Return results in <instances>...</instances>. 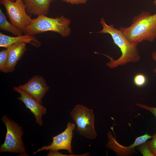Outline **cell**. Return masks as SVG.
Wrapping results in <instances>:
<instances>
[{"label": "cell", "instance_id": "277c9868", "mask_svg": "<svg viewBox=\"0 0 156 156\" xmlns=\"http://www.w3.org/2000/svg\"><path fill=\"white\" fill-rule=\"evenodd\" d=\"M1 120L6 127V132L4 142L0 146V152L12 153L19 154L21 156H28L22 140V127L6 115L3 116Z\"/></svg>", "mask_w": 156, "mask_h": 156}, {"label": "cell", "instance_id": "44dd1931", "mask_svg": "<svg viewBox=\"0 0 156 156\" xmlns=\"http://www.w3.org/2000/svg\"><path fill=\"white\" fill-rule=\"evenodd\" d=\"M72 4H83L86 3L88 0H61Z\"/></svg>", "mask_w": 156, "mask_h": 156}, {"label": "cell", "instance_id": "ffe728a7", "mask_svg": "<svg viewBox=\"0 0 156 156\" xmlns=\"http://www.w3.org/2000/svg\"><path fill=\"white\" fill-rule=\"evenodd\" d=\"M136 105L142 108L146 109L153 114L155 116L156 119V107H153L144 104H142L139 103H136Z\"/></svg>", "mask_w": 156, "mask_h": 156}, {"label": "cell", "instance_id": "cb8c5ba5", "mask_svg": "<svg viewBox=\"0 0 156 156\" xmlns=\"http://www.w3.org/2000/svg\"><path fill=\"white\" fill-rule=\"evenodd\" d=\"M11 1L14 2L16 0H9Z\"/></svg>", "mask_w": 156, "mask_h": 156}, {"label": "cell", "instance_id": "ba28073f", "mask_svg": "<svg viewBox=\"0 0 156 156\" xmlns=\"http://www.w3.org/2000/svg\"><path fill=\"white\" fill-rule=\"evenodd\" d=\"M18 87L42 104V98L49 89L44 78L38 75L33 76Z\"/></svg>", "mask_w": 156, "mask_h": 156}, {"label": "cell", "instance_id": "7c38bea8", "mask_svg": "<svg viewBox=\"0 0 156 156\" xmlns=\"http://www.w3.org/2000/svg\"><path fill=\"white\" fill-rule=\"evenodd\" d=\"M26 44L25 42H19L9 47L8 60L4 73L11 72L15 70L18 62L27 50Z\"/></svg>", "mask_w": 156, "mask_h": 156}, {"label": "cell", "instance_id": "e0dca14e", "mask_svg": "<svg viewBox=\"0 0 156 156\" xmlns=\"http://www.w3.org/2000/svg\"><path fill=\"white\" fill-rule=\"evenodd\" d=\"M137 147L143 156H155L150 150L146 142L139 145Z\"/></svg>", "mask_w": 156, "mask_h": 156}, {"label": "cell", "instance_id": "7402d4cb", "mask_svg": "<svg viewBox=\"0 0 156 156\" xmlns=\"http://www.w3.org/2000/svg\"><path fill=\"white\" fill-rule=\"evenodd\" d=\"M151 57L156 62V51H154L152 52L151 54ZM153 72L156 74V66L153 69Z\"/></svg>", "mask_w": 156, "mask_h": 156}, {"label": "cell", "instance_id": "5bb4252c", "mask_svg": "<svg viewBox=\"0 0 156 156\" xmlns=\"http://www.w3.org/2000/svg\"><path fill=\"white\" fill-rule=\"evenodd\" d=\"M0 29H1L10 32L16 36L23 35V31L9 22L7 20L5 15L0 8Z\"/></svg>", "mask_w": 156, "mask_h": 156}, {"label": "cell", "instance_id": "30bf717a", "mask_svg": "<svg viewBox=\"0 0 156 156\" xmlns=\"http://www.w3.org/2000/svg\"><path fill=\"white\" fill-rule=\"evenodd\" d=\"M151 136L146 133L137 138L134 142L131 145L126 146H122L116 140L115 137H114L111 132L107 133L108 140L106 144L107 148L112 150L117 154L121 156H127L131 154L134 151L135 147L146 142L149 139L152 138Z\"/></svg>", "mask_w": 156, "mask_h": 156}, {"label": "cell", "instance_id": "52a82bcc", "mask_svg": "<svg viewBox=\"0 0 156 156\" xmlns=\"http://www.w3.org/2000/svg\"><path fill=\"white\" fill-rule=\"evenodd\" d=\"M75 124L70 122H68L65 130L58 135L52 137L53 141L48 146H44L33 153L35 154L40 151L50 150H67L70 154L72 151L71 146L73 137V131L75 129Z\"/></svg>", "mask_w": 156, "mask_h": 156}, {"label": "cell", "instance_id": "8992f818", "mask_svg": "<svg viewBox=\"0 0 156 156\" xmlns=\"http://www.w3.org/2000/svg\"><path fill=\"white\" fill-rule=\"evenodd\" d=\"M0 3L4 7L10 22L22 30L31 24L32 19L27 13L23 0H0Z\"/></svg>", "mask_w": 156, "mask_h": 156}, {"label": "cell", "instance_id": "2e32d148", "mask_svg": "<svg viewBox=\"0 0 156 156\" xmlns=\"http://www.w3.org/2000/svg\"><path fill=\"white\" fill-rule=\"evenodd\" d=\"M147 79L146 76L143 74L139 73L135 75L133 78V82L136 86L142 87L147 83Z\"/></svg>", "mask_w": 156, "mask_h": 156}, {"label": "cell", "instance_id": "3957f363", "mask_svg": "<svg viewBox=\"0 0 156 156\" xmlns=\"http://www.w3.org/2000/svg\"><path fill=\"white\" fill-rule=\"evenodd\" d=\"M70 20L62 15L55 18L41 15L32 19L30 25L23 31L25 34L31 36L50 31L57 32L62 37H67L71 30Z\"/></svg>", "mask_w": 156, "mask_h": 156}, {"label": "cell", "instance_id": "4fadbf2b", "mask_svg": "<svg viewBox=\"0 0 156 156\" xmlns=\"http://www.w3.org/2000/svg\"><path fill=\"white\" fill-rule=\"evenodd\" d=\"M55 0H23L27 12L38 16L46 15L51 2Z\"/></svg>", "mask_w": 156, "mask_h": 156}, {"label": "cell", "instance_id": "8fae6325", "mask_svg": "<svg viewBox=\"0 0 156 156\" xmlns=\"http://www.w3.org/2000/svg\"><path fill=\"white\" fill-rule=\"evenodd\" d=\"M19 42L28 43L36 48L41 46V43L33 36L27 34L11 36L0 32V47L7 48L12 45Z\"/></svg>", "mask_w": 156, "mask_h": 156}, {"label": "cell", "instance_id": "9a60e30c", "mask_svg": "<svg viewBox=\"0 0 156 156\" xmlns=\"http://www.w3.org/2000/svg\"><path fill=\"white\" fill-rule=\"evenodd\" d=\"M9 47L1 50L0 51V70L4 72L8 58Z\"/></svg>", "mask_w": 156, "mask_h": 156}, {"label": "cell", "instance_id": "7a4b0ae2", "mask_svg": "<svg viewBox=\"0 0 156 156\" xmlns=\"http://www.w3.org/2000/svg\"><path fill=\"white\" fill-rule=\"evenodd\" d=\"M129 27H121V31L129 41L138 43L144 41L152 42L156 39V13L151 14L143 11L132 19Z\"/></svg>", "mask_w": 156, "mask_h": 156}, {"label": "cell", "instance_id": "5b68a950", "mask_svg": "<svg viewBox=\"0 0 156 156\" xmlns=\"http://www.w3.org/2000/svg\"><path fill=\"white\" fill-rule=\"evenodd\" d=\"M70 115L76 125V131L89 139L96 138L97 134L95 129L94 115L92 109L78 104L71 111Z\"/></svg>", "mask_w": 156, "mask_h": 156}, {"label": "cell", "instance_id": "ac0fdd59", "mask_svg": "<svg viewBox=\"0 0 156 156\" xmlns=\"http://www.w3.org/2000/svg\"><path fill=\"white\" fill-rule=\"evenodd\" d=\"M152 140L146 142L150 150L155 156H156V133L154 134Z\"/></svg>", "mask_w": 156, "mask_h": 156}, {"label": "cell", "instance_id": "d6986e66", "mask_svg": "<svg viewBox=\"0 0 156 156\" xmlns=\"http://www.w3.org/2000/svg\"><path fill=\"white\" fill-rule=\"evenodd\" d=\"M84 154L79 155H74L73 154H70V155L64 154L60 153L58 150H49L47 156H83Z\"/></svg>", "mask_w": 156, "mask_h": 156}, {"label": "cell", "instance_id": "603a6c76", "mask_svg": "<svg viewBox=\"0 0 156 156\" xmlns=\"http://www.w3.org/2000/svg\"><path fill=\"white\" fill-rule=\"evenodd\" d=\"M153 3L156 6V0H154L153 1Z\"/></svg>", "mask_w": 156, "mask_h": 156}, {"label": "cell", "instance_id": "6da1fadb", "mask_svg": "<svg viewBox=\"0 0 156 156\" xmlns=\"http://www.w3.org/2000/svg\"><path fill=\"white\" fill-rule=\"evenodd\" d=\"M100 22L103 28L97 33L110 34L122 53L120 56L116 60L108 55L102 54L109 59L110 61L106 64L107 66L114 68L128 63L137 62L140 60L137 48L138 43L130 42L119 29L115 28L113 25L107 24L104 18H101Z\"/></svg>", "mask_w": 156, "mask_h": 156}, {"label": "cell", "instance_id": "9c48e42d", "mask_svg": "<svg viewBox=\"0 0 156 156\" xmlns=\"http://www.w3.org/2000/svg\"><path fill=\"white\" fill-rule=\"evenodd\" d=\"M13 90L20 95L17 99L23 102L26 107L33 114L36 122L40 126L43 125V116L47 113V108L32 96L20 89L18 87H14Z\"/></svg>", "mask_w": 156, "mask_h": 156}]
</instances>
